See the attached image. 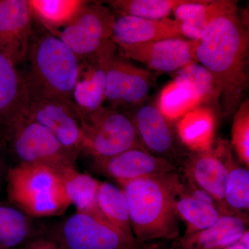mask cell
<instances>
[{
	"mask_svg": "<svg viewBox=\"0 0 249 249\" xmlns=\"http://www.w3.org/2000/svg\"><path fill=\"white\" fill-rule=\"evenodd\" d=\"M210 1L211 0H187L186 2L174 10L175 20L183 22L193 19L206 9Z\"/></svg>",
	"mask_w": 249,
	"mask_h": 249,
	"instance_id": "cell-32",
	"label": "cell"
},
{
	"mask_svg": "<svg viewBox=\"0 0 249 249\" xmlns=\"http://www.w3.org/2000/svg\"><path fill=\"white\" fill-rule=\"evenodd\" d=\"M174 78L186 80L196 90L201 103L219 101L217 85L211 72L199 62H194L175 72Z\"/></svg>",
	"mask_w": 249,
	"mask_h": 249,
	"instance_id": "cell-29",
	"label": "cell"
},
{
	"mask_svg": "<svg viewBox=\"0 0 249 249\" xmlns=\"http://www.w3.org/2000/svg\"><path fill=\"white\" fill-rule=\"evenodd\" d=\"M80 121L79 151L94 160L109 158L130 149L145 150L133 121L118 109L103 106Z\"/></svg>",
	"mask_w": 249,
	"mask_h": 249,
	"instance_id": "cell-5",
	"label": "cell"
},
{
	"mask_svg": "<svg viewBox=\"0 0 249 249\" xmlns=\"http://www.w3.org/2000/svg\"><path fill=\"white\" fill-rule=\"evenodd\" d=\"M26 249H40V240L34 241L28 246Z\"/></svg>",
	"mask_w": 249,
	"mask_h": 249,
	"instance_id": "cell-36",
	"label": "cell"
},
{
	"mask_svg": "<svg viewBox=\"0 0 249 249\" xmlns=\"http://www.w3.org/2000/svg\"><path fill=\"white\" fill-rule=\"evenodd\" d=\"M25 99L23 76L0 52V120L11 121L22 109Z\"/></svg>",
	"mask_w": 249,
	"mask_h": 249,
	"instance_id": "cell-21",
	"label": "cell"
},
{
	"mask_svg": "<svg viewBox=\"0 0 249 249\" xmlns=\"http://www.w3.org/2000/svg\"><path fill=\"white\" fill-rule=\"evenodd\" d=\"M116 49L96 60L80 62L79 74L72 93L79 119L103 107L106 101V62Z\"/></svg>",
	"mask_w": 249,
	"mask_h": 249,
	"instance_id": "cell-17",
	"label": "cell"
},
{
	"mask_svg": "<svg viewBox=\"0 0 249 249\" xmlns=\"http://www.w3.org/2000/svg\"><path fill=\"white\" fill-rule=\"evenodd\" d=\"M237 4L230 0H211L204 11L193 19L181 23V35L191 39L199 40L206 28L214 18L225 12Z\"/></svg>",
	"mask_w": 249,
	"mask_h": 249,
	"instance_id": "cell-30",
	"label": "cell"
},
{
	"mask_svg": "<svg viewBox=\"0 0 249 249\" xmlns=\"http://www.w3.org/2000/svg\"><path fill=\"white\" fill-rule=\"evenodd\" d=\"M11 148L18 164L47 165L60 173L74 166L75 155L42 124L16 115L7 123Z\"/></svg>",
	"mask_w": 249,
	"mask_h": 249,
	"instance_id": "cell-7",
	"label": "cell"
},
{
	"mask_svg": "<svg viewBox=\"0 0 249 249\" xmlns=\"http://www.w3.org/2000/svg\"><path fill=\"white\" fill-rule=\"evenodd\" d=\"M96 201L98 209L108 222L130 238L135 239L131 227L128 204L123 188L107 181L100 182Z\"/></svg>",
	"mask_w": 249,
	"mask_h": 249,
	"instance_id": "cell-25",
	"label": "cell"
},
{
	"mask_svg": "<svg viewBox=\"0 0 249 249\" xmlns=\"http://www.w3.org/2000/svg\"><path fill=\"white\" fill-rule=\"evenodd\" d=\"M131 119L142 147L153 155L166 159L165 156L173 151V137L168 121L158 108L150 105L142 106Z\"/></svg>",
	"mask_w": 249,
	"mask_h": 249,
	"instance_id": "cell-18",
	"label": "cell"
},
{
	"mask_svg": "<svg viewBox=\"0 0 249 249\" xmlns=\"http://www.w3.org/2000/svg\"><path fill=\"white\" fill-rule=\"evenodd\" d=\"M40 249H62L53 239H40Z\"/></svg>",
	"mask_w": 249,
	"mask_h": 249,
	"instance_id": "cell-35",
	"label": "cell"
},
{
	"mask_svg": "<svg viewBox=\"0 0 249 249\" xmlns=\"http://www.w3.org/2000/svg\"><path fill=\"white\" fill-rule=\"evenodd\" d=\"M152 73L133 65L118 49L106 62V101L109 107H132L146 99L152 86Z\"/></svg>",
	"mask_w": 249,
	"mask_h": 249,
	"instance_id": "cell-10",
	"label": "cell"
},
{
	"mask_svg": "<svg viewBox=\"0 0 249 249\" xmlns=\"http://www.w3.org/2000/svg\"><path fill=\"white\" fill-rule=\"evenodd\" d=\"M187 0H111L104 1L115 14L151 19L168 18Z\"/></svg>",
	"mask_w": 249,
	"mask_h": 249,
	"instance_id": "cell-28",
	"label": "cell"
},
{
	"mask_svg": "<svg viewBox=\"0 0 249 249\" xmlns=\"http://www.w3.org/2000/svg\"><path fill=\"white\" fill-rule=\"evenodd\" d=\"M34 22L28 0H0V52L15 66L27 59Z\"/></svg>",
	"mask_w": 249,
	"mask_h": 249,
	"instance_id": "cell-12",
	"label": "cell"
},
{
	"mask_svg": "<svg viewBox=\"0 0 249 249\" xmlns=\"http://www.w3.org/2000/svg\"><path fill=\"white\" fill-rule=\"evenodd\" d=\"M249 231V216L224 214L204 230L173 241L169 249H225Z\"/></svg>",
	"mask_w": 249,
	"mask_h": 249,
	"instance_id": "cell-16",
	"label": "cell"
},
{
	"mask_svg": "<svg viewBox=\"0 0 249 249\" xmlns=\"http://www.w3.org/2000/svg\"><path fill=\"white\" fill-rule=\"evenodd\" d=\"M229 178L226 188V208L231 214L249 216V170L235 160L231 150L227 155Z\"/></svg>",
	"mask_w": 249,
	"mask_h": 249,
	"instance_id": "cell-27",
	"label": "cell"
},
{
	"mask_svg": "<svg viewBox=\"0 0 249 249\" xmlns=\"http://www.w3.org/2000/svg\"><path fill=\"white\" fill-rule=\"evenodd\" d=\"M178 171L139 178L123 186L131 227L139 244L179 238L175 197L181 187Z\"/></svg>",
	"mask_w": 249,
	"mask_h": 249,
	"instance_id": "cell-2",
	"label": "cell"
},
{
	"mask_svg": "<svg viewBox=\"0 0 249 249\" xmlns=\"http://www.w3.org/2000/svg\"><path fill=\"white\" fill-rule=\"evenodd\" d=\"M31 217L14 205L0 203V249H13L29 240Z\"/></svg>",
	"mask_w": 249,
	"mask_h": 249,
	"instance_id": "cell-26",
	"label": "cell"
},
{
	"mask_svg": "<svg viewBox=\"0 0 249 249\" xmlns=\"http://www.w3.org/2000/svg\"><path fill=\"white\" fill-rule=\"evenodd\" d=\"M178 37H182L181 23L175 19L168 18L151 19L115 14L111 40L114 45L119 46Z\"/></svg>",
	"mask_w": 249,
	"mask_h": 249,
	"instance_id": "cell-15",
	"label": "cell"
},
{
	"mask_svg": "<svg viewBox=\"0 0 249 249\" xmlns=\"http://www.w3.org/2000/svg\"><path fill=\"white\" fill-rule=\"evenodd\" d=\"M232 145L241 164L249 167V101L241 103L234 115L232 129Z\"/></svg>",
	"mask_w": 249,
	"mask_h": 249,
	"instance_id": "cell-31",
	"label": "cell"
},
{
	"mask_svg": "<svg viewBox=\"0 0 249 249\" xmlns=\"http://www.w3.org/2000/svg\"><path fill=\"white\" fill-rule=\"evenodd\" d=\"M249 49L248 27L237 4L214 18L197 40L196 61L213 76L224 116L235 112L248 88Z\"/></svg>",
	"mask_w": 249,
	"mask_h": 249,
	"instance_id": "cell-1",
	"label": "cell"
},
{
	"mask_svg": "<svg viewBox=\"0 0 249 249\" xmlns=\"http://www.w3.org/2000/svg\"><path fill=\"white\" fill-rule=\"evenodd\" d=\"M175 207L180 220L186 226L183 235H192L204 230L214 224L222 216L228 214L217 206L192 198L183 191L182 183L175 197Z\"/></svg>",
	"mask_w": 249,
	"mask_h": 249,
	"instance_id": "cell-23",
	"label": "cell"
},
{
	"mask_svg": "<svg viewBox=\"0 0 249 249\" xmlns=\"http://www.w3.org/2000/svg\"><path fill=\"white\" fill-rule=\"evenodd\" d=\"M225 249H249V231L238 242Z\"/></svg>",
	"mask_w": 249,
	"mask_h": 249,
	"instance_id": "cell-33",
	"label": "cell"
},
{
	"mask_svg": "<svg viewBox=\"0 0 249 249\" xmlns=\"http://www.w3.org/2000/svg\"><path fill=\"white\" fill-rule=\"evenodd\" d=\"M7 180L9 201L31 217L58 215L71 204L61 176L47 165L18 164Z\"/></svg>",
	"mask_w": 249,
	"mask_h": 249,
	"instance_id": "cell-4",
	"label": "cell"
},
{
	"mask_svg": "<svg viewBox=\"0 0 249 249\" xmlns=\"http://www.w3.org/2000/svg\"><path fill=\"white\" fill-rule=\"evenodd\" d=\"M88 2L84 0H28L35 22L57 37Z\"/></svg>",
	"mask_w": 249,
	"mask_h": 249,
	"instance_id": "cell-20",
	"label": "cell"
},
{
	"mask_svg": "<svg viewBox=\"0 0 249 249\" xmlns=\"http://www.w3.org/2000/svg\"><path fill=\"white\" fill-rule=\"evenodd\" d=\"M196 45L197 40L178 37L116 47L119 53L128 60L142 62L156 71L175 73L197 62L195 54Z\"/></svg>",
	"mask_w": 249,
	"mask_h": 249,
	"instance_id": "cell-11",
	"label": "cell"
},
{
	"mask_svg": "<svg viewBox=\"0 0 249 249\" xmlns=\"http://www.w3.org/2000/svg\"><path fill=\"white\" fill-rule=\"evenodd\" d=\"M53 240L62 249H134L140 245L106 218L80 212L67 218Z\"/></svg>",
	"mask_w": 249,
	"mask_h": 249,
	"instance_id": "cell-9",
	"label": "cell"
},
{
	"mask_svg": "<svg viewBox=\"0 0 249 249\" xmlns=\"http://www.w3.org/2000/svg\"><path fill=\"white\" fill-rule=\"evenodd\" d=\"M59 175L65 183L69 199L76 207V212L104 217L96 201L101 181L89 175L77 171L74 166L65 168Z\"/></svg>",
	"mask_w": 249,
	"mask_h": 249,
	"instance_id": "cell-22",
	"label": "cell"
},
{
	"mask_svg": "<svg viewBox=\"0 0 249 249\" xmlns=\"http://www.w3.org/2000/svg\"><path fill=\"white\" fill-rule=\"evenodd\" d=\"M115 14L103 1H88L58 37L80 62L101 58L116 48L111 40Z\"/></svg>",
	"mask_w": 249,
	"mask_h": 249,
	"instance_id": "cell-6",
	"label": "cell"
},
{
	"mask_svg": "<svg viewBox=\"0 0 249 249\" xmlns=\"http://www.w3.org/2000/svg\"><path fill=\"white\" fill-rule=\"evenodd\" d=\"M17 115L42 124L73 155L79 152L80 121L73 103L42 96L26 88V100Z\"/></svg>",
	"mask_w": 249,
	"mask_h": 249,
	"instance_id": "cell-8",
	"label": "cell"
},
{
	"mask_svg": "<svg viewBox=\"0 0 249 249\" xmlns=\"http://www.w3.org/2000/svg\"><path fill=\"white\" fill-rule=\"evenodd\" d=\"M98 170L117 181L121 186L139 178L178 171L171 160L158 157L147 150L133 148L119 155L94 160Z\"/></svg>",
	"mask_w": 249,
	"mask_h": 249,
	"instance_id": "cell-14",
	"label": "cell"
},
{
	"mask_svg": "<svg viewBox=\"0 0 249 249\" xmlns=\"http://www.w3.org/2000/svg\"><path fill=\"white\" fill-rule=\"evenodd\" d=\"M201 104V98L188 82L174 78L160 92L157 107L167 120L174 121Z\"/></svg>",
	"mask_w": 249,
	"mask_h": 249,
	"instance_id": "cell-24",
	"label": "cell"
},
{
	"mask_svg": "<svg viewBox=\"0 0 249 249\" xmlns=\"http://www.w3.org/2000/svg\"><path fill=\"white\" fill-rule=\"evenodd\" d=\"M27 59L29 72L23 77L27 89L73 103L80 62L60 37L34 22Z\"/></svg>",
	"mask_w": 249,
	"mask_h": 249,
	"instance_id": "cell-3",
	"label": "cell"
},
{
	"mask_svg": "<svg viewBox=\"0 0 249 249\" xmlns=\"http://www.w3.org/2000/svg\"><path fill=\"white\" fill-rule=\"evenodd\" d=\"M230 150L227 142H222L215 148L212 145L206 151L196 152L185 161L183 173L209 193L228 214H232L224 202L229 173L227 160Z\"/></svg>",
	"mask_w": 249,
	"mask_h": 249,
	"instance_id": "cell-13",
	"label": "cell"
},
{
	"mask_svg": "<svg viewBox=\"0 0 249 249\" xmlns=\"http://www.w3.org/2000/svg\"><path fill=\"white\" fill-rule=\"evenodd\" d=\"M134 249H169L167 248V246L162 242H151L147 243L140 244L138 247Z\"/></svg>",
	"mask_w": 249,
	"mask_h": 249,
	"instance_id": "cell-34",
	"label": "cell"
},
{
	"mask_svg": "<svg viewBox=\"0 0 249 249\" xmlns=\"http://www.w3.org/2000/svg\"><path fill=\"white\" fill-rule=\"evenodd\" d=\"M214 127L213 111L209 107H196L178 121V137L193 151H206L214 143Z\"/></svg>",
	"mask_w": 249,
	"mask_h": 249,
	"instance_id": "cell-19",
	"label": "cell"
}]
</instances>
